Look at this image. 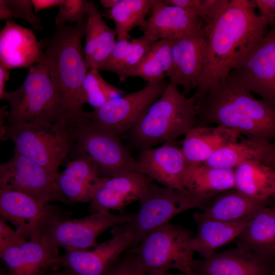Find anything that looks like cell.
<instances>
[{
	"mask_svg": "<svg viewBox=\"0 0 275 275\" xmlns=\"http://www.w3.org/2000/svg\"><path fill=\"white\" fill-rule=\"evenodd\" d=\"M205 71L194 95L200 103L213 86L240 67L267 33L250 0H206Z\"/></svg>",
	"mask_w": 275,
	"mask_h": 275,
	"instance_id": "cell-1",
	"label": "cell"
},
{
	"mask_svg": "<svg viewBox=\"0 0 275 275\" xmlns=\"http://www.w3.org/2000/svg\"><path fill=\"white\" fill-rule=\"evenodd\" d=\"M198 105L196 126L214 124L248 139L275 140V108L254 97L231 72L211 87Z\"/></svg>",
	"mask_w": 275,
	"mask_h": 275,
	"instance_id": "cell-2",
	"label": "cell"
},
{
	"mask_svg": "<svg viewBox=\"0 0 275 275\" xmlns=\"http://www.w3.org/2000/svg\"><path fill=\"white\" fill-rule=\"evenodd\" d=\"M87 111L65 110L7 127L1 141L11 140L16 151L58 176V169L76 143Z\"/></svg>",
	"mask_w": 275,
	"mask_h": 275,
	"instance_id": "cell-3",
	"label": "cell"
},
{
	"mask_svg": "<svg viewBox=\"0 0 275 275\" xmlns=\"http://www.w3.org/2000/svg\"><path fill=\"white\" fill-rule=\"evenodd\" d=\"M87 16L74 25L56 26L53 34L39 42L53 85L66 105L82 112L78 107L81 86L89 70L87 66L82 39Z\"/></svg>",
	"mask_w": 275,
	"mask_h": 275,
	"instance_id": "cell-4",
	"label": "cell"
},
{
	"mask_svg": "<svg viewBox=\"0 0 275 275\" xmlns=\"http://www.w3.org/2000/svg\"><path fill=\"white\" fill-rule=\"evenodd\" d=\"M198 102L193 95L186 97L171 82L129 131V139L141 150L160 143L176 141L197 123Z\"/></svg>",
	"mask_w": 275,
	"mask_h": 275,
	"instance_id": "cell-5",
	"label": "cell"
},
{
	"mask_svg": "<svg viewBox=\"0 0 275 275\" xmlns=\"http://www.w3.org/2000/svg\"><path fill=\"white\" fill-rule=\"evenodd\" d=\"M193 236L185 228L168 223L151 231L137 246L129 250L146 275L173 269L188 274L195 262L190 246Z\"/></svg>",
	"mask_w": 275,
	"mask_h": 275,
	"instance_id": "cell-6",
	"label": "cell"
},
{
	"mask_svg": "<svg viewBox=\"0 0 275 275\" xmlns=\"http://www.w3.org/2000/svg\"><path fill=\"white\" fill-rule=\"evenodd\" d=\"M1 99L10 106L6 128L72 110L64 102L44 63L31 67L21 86L14 91H5Z\"/></svg>",
	"mask_w": 275,
	"mask_h": 275,
	"instance_id": "cell-7",
	"label": "cell"
},
{
	"mask_svg": "<svg viewBox=\"0 0 275 275\" xmlns=\"http://www.w3.org/2000/svg\"><path fill=\"white\" fill-rule=\"evenodd\" d=\"M211 200L194 196L186 190L160 187L152 183L139 200L138 212L130 221L117 226L133 233L134 241L129 249L132 250L149 233L169 223L176 215L191 209L201 210Z\"/></svg>",
	"mask_w": 275,
	"mask_h": 275,
	"instance_id": "cell-8",
	"label": "cell"
},
{
	"mask_svg": "<svg viewBox=\"0 0 275 275\" xmlns=\"http://www.w3.org/2000/svg\"><path fill=\"white\" fill-rule=\"evenodd\" d=\"M72 151L75 157L84 156L106 178L133 171L135 159L123 144L120 134L92 123L88 119L82 125Z\"/></svg>",
	"mask_w": 275,
	"mask_h": 275,
	"instance_id": "cell-9",
	"label": "cell"
},
{
	"mask_svg": "<svg viewBox=\"0 0 275 275\" xmlns=\"http://www.w3.org/2000/svg\"><path fill=\"white\" fill-rule=\"evenodd\" d=\"M169 84L165 79L148 82L138 91L125 94L92 111L87 112V117L97 126L120 134L129 131L139 122Z\"/></svg>",
	"mask_w": 275,
	"mask_h": 275,
	"instance_id": "cell-10",
	"label": "cell"
},
{
	"mask_svg": "<svg viewBox=\"0 0 275 275\" xmlns=\"http://www.w3.org/2000/svg\"><path fill=\"white\" fill-rule=\"evenodd\" d=\"M0 215L30 240L39 238L51 224L70 216L67 212L50 203L7 189H0Z\"/></svg>",
	"mask_w": 275,
	"mask_h": 275,
	"instance_id": "cell-11",
	"label": "cell"
},
{
	"mask_svg": "<svg viewBox=\"0 0 275 275\" xmlns=\"http://www.w3.org/2000/svg\"><path fill=\"white\" fill-rule=\"evenodd\" d=\"M133 214L98 211L80 218L59 220L48 226L40 237L58 249L89 250L97 244L96 240L101 234L130 221Z\"/></svg>",
	"mask_w": 275,
	"mask_h": 275,
	"instance_id": "cell-12",
	"label": "cell"
},
{
	"mask_svg": "<svg viewBox=\"0 0 275 275\" xmlns=\"http://www.w3.org/2000/svg\"><path fill=\"white\" fill-rule=\"evenodd\" d=\"M57 176L14 151L10 159L0 166V189L20 191L45 202L68 203L58 189Z\"/></svg>",
	"mask_w": 275,
	"mask_h": 275,
	"instance_id": "cell-13",
	"label": "cell"
},
{
	"mask_svg": "<svg viewBox=\"0 0 275 275\" xmlns=\"http://www.w3.org/2000/svg\"><path fill=\"white\" fill-rule=\"evenodd\" d=\"M113 237L89 250L66 251L57 260L62 266L73 275H104L108 269L132 246L134 236L129 230L115 226Z\"/></svg>",
	"mask_w": 275,
	"mask_h": 275,
	"instance_id": "cell-14",
	"label": "cell"
},
{
	"mask_svg": "<svg viewBox=\"0 0 275 275\" xmlns=\"http://www.w3.org/2000/svg\"><path fill=\"white\" fill-rule=\"evenodd\" d=\"M231 72L245 89L275 108V26L244 63Z\"/></svg>",
	"mask_w": 275,
	"mask_h": 275,
	"instance_id": "cell-15",
	"label": "cell"
},
{
	"mask_svg": "<svg viewBox=\"0 0 275 275\" xmlns=\"http://www.w3.org/2000/svg\"><path fill=\"white\" fill-rule=\"evenodd\" d=\"M170 82L184 89V94L198 88L207 60L204 30L174 40Z\"/></svg>",
	"mask_w": 275,
	"mask_h": 275,
	"instance_id": "cell-16",
	"label": "cell"
},
{
	"mask_svg": "<svg viewBox=\"0 0 275 275\" xmlns=\"http://www.w3.org/2000/svg\"><path fill=\"white\" fill-rule=\"evenodd\" d=\"M151 15L139 26L143 36L156 42L176 39L204 30V20L196 13L156 0Z\"/></svg>",
	"mask_w": 275,
	"mask_h": 275,
	"instance_id": "cell-17",
	"label": "cell"
},
{
	"mask_svg": "<svg viewBox=\"0 0 275 275\" xmlns=\"http://www.w3.org/2000/svg\"><path fill=\"white\" fill-rule=\"evenodd\" d=\"M187 161L176 141L153 148L142 150L135 159L133 171L145 175L164 186L186 190L183 176Z\"/></svg>",
	"mask_w": 275,
	"mask_h": 275,
	"instance_id": "cell-18",
	"label": "cell"
},
{
	"mask_svg": "<svg viewBox=\"0 0 275 275\" xmlns=\"http://www.w3.org/2000/svg\"><path fill=\"white\" fill-rule=\"evenodd\" d=\"M153 180L142 174L130 171L103 178L95 189L89 211L122 210L128 205L139 201Z\"/></svg>",
	"mask_w": 275,
	"mask_h": 275,
	"instance_id": "cell-19",
	"label": "cell"
},
{
	"mask_svg": "<svg viewBox=\"0 0 275 275\" xmlns=\"http://www.w3.org/2000/svg\"><path fill=\"white\" fill-rule=\"evenodd\" d=\"M273 259L236 248L195 260V275H274Z\"/></svg>",
	"mask_w": 275,
	"mask_h": 275,
	"instance_id": "cell-20",
	"label": "cell"
},
{
	"mask_svg": "<svg viewBox=\"0 0 275 275\" xmlns=\"http://www.w3.org/2000/svg\"><path fill=\"white\" fill-rule=\"evenodd\" d=\"M45 63L43 51L33 32L12 20L0 31V64L8 69Z\"/></svg>",
	"mask_w": 275,
	"mask_h": 275,
	"instance_id": "cell-21",
	"label": "cell"
},
{
	"mask_svg": "<svg viewBox=\"0 0 275 275\" xmlns=\"http://www.w3.org/2000/svg\"><path fill=\"white\" fill-rule=\"evenodd\" d=\"M59 256V249L41 237L0 255L7 268L6 275H46L58 267Z\"/></svg>",
	"mask_w": 275,
	"mask_h": 275,
	"instance_id": "cell-22",
	"label": "cell"
},
{
	"mask_svg": "<svg viewBox=\"0 0 275 275\" xmlns=\"http://www.w3.org/2000/svg\"><path fill=\"white\" fill-rule=\"evenodd\" d=\"M104 177L98 167L89 158L79 156L69 161L59 173L56 181L58 189L68 203H90Z\"/></svg>",
	"mask_w": 275,
	"mask_h": 275,
	"instance_id": "cell-23",
	"label": "cell"
},
{
	"mask_svg": "<svg viewBox=\"0 0 275 275\" xmlns=\"http://www.w3.org/2000/svg\"><path fill=\"white\" fill-rule=\"evenodd\" d=\"M241 136L219 125L196 126L185 134L181 147L187 163H204L217 150L238 141Z\"/></svg>",
	"mask_w": 275,
	"mask_h": 275,
	"instance_id": "cell-24",
	"label": "cell"
},
{
	"mask_svg": "<svg viewBox=\"0 0 275 275\" xmlns=\"http://www.w3.org/2000/svg\"><path fill=\"white\" fill-rule=\"evenodd\" d=\"M183 185L191 195L212 200L224 192L235 189L234 169L214 168L204 163H187Z\"/></svg>",
	"mask_w": 275,
	"mask_h": 275,
	"instance_id": "cell-25",
	"label": "cell"
},
{
	"mask_svg": "<svg viewBox=\"0 0 275 275\" xmlns=\"http://www.w3.org/2000/svg\"><path fill=\"white\" fill-rule=\"evenodd\" d=\"M268 202L252 199L235 189L212 199L204 209L194 215V219H212L227 222H248Z\"/></svg>",
	"mask_w": 275,
	"mask_h": 275,
	"instance_id": "cell-26",
	"label": "cell"
},
{
	"mask_svg": "<svg viewBox=\"0 0 275 275\" xmlns=\"http://www.w3.org/2000/svg\"><path fill=\"white\" fill-rule=\"evenodd\" d=\"M235 240L238 248L273 259L275 257V208H261Z\"/></svg>",
	"mask_w": 275,
	"mask_h": 275,
	"instance_id": "cell-27",
	"label": "cell"
},
{
	"mask_svg": "<svg viewBox=\"0 0 275 275\" xmlns=\"http://www.w3.org/2000/svg\"><path fill=\"white\" fill-rule=\"evenodd\" d=\"M84 52L89 69L97 68L111 54L116 43L115 30L103 20L94 3L91 1L87 14Z\"/></svg>",
	"mask_w": 275,
	"mask_h": 275,
	"instance_id": "cell-28",
	"label": "cell"
},
{
	"mask_svg": "<svg viewBox=\"0 0 275 275\" xmlns=\"http://www.w3.org/2000/svg\"><path fill=\"white\" fill-rule=\"evenodd\" d=\"M197 232L193 236L190 246L203 258L215 254L219 248L235 240L248 225V222H227L212 219H195Z\"/></svg>",
	"mask_w": 275,
	"mask_h": 275,
	"instance_id": "cell-29",
	"label": "cell"
},
{
	"mask_svg": "<svg viewBox=\"0 0 275 275\" xmlns=\"http://www.w3.org/2000/svg\"><path fill=\"white\" fill-rule=\"evenodd\" d=\"M235 189L256 200L268 202L275 190V171L257 161H249L234 169Z\"/></svg>",
	"mask_w": 275,
	"mask_h": 275,
	"instance_id": "cell-30",
	"label": "cell"
},
{
	"mask_svg": "<svg viewBox=\"0 0 275 275\" xmlns=\"http://www.w3.org/2000/svg\"><path fill=\"white\" fill-rule=\"evenodd\" d=\"M272 142L241 138L215 152L204 163L210 167L234 169L249 161L267 164Z\"/></svg>",
	"mask_w": 275,
	"mask_h": 275,
	"instance_id": "cell-31",
	"label": "cell"
},
{
	"mask_svg": "<svg viewBox=\"0 0 275 275\" xmlns=\"http://www.w3.org/2000/svg\"><path fill=\"white\" fill-rule=\"evenodd\" d=\"M154 42L144 36L117 40L108 57L97 69L115 74L122 83L129 77Z\"/></svg>",
	"mask_w": 275,
	"mask_h": 275,
	"instance_id": "cell-32",
	"label": "cell"
},
{
	"mask_svg": "<svg viewBox=\"0 0 275 275\" xmlns=\"http://www.w3.org/2000/svg\"><path fill=\"white\" fill-rule=\"evenodd\" d=\"M173 41V39H162L154 42L129 77H139L148 83L168 77L172 68Z\"/></svg>",
	"mask_w": 275,
	"mask_h": 275,
	"instance_id": "cell-33",
	"label": "cell"
},
{
	"mask_svg": "<svg viewBox=\"0 0 275 275\" xmlns=\"http://www.w3.org/2000/svg\"><path fill=\"white\" fill-rule=\"evenodd\" d=\"M156 0H119L109 9L107 17L115 23L117 40H130V33L145 21L146 16Z\"/></svg>",
	"mask_w": 275,
	"mask_h": 275,
	"instance_id": "cell-34",
	"label": "cell"
},
{
	"mask_svg": "<svg viewBox=\"0 0 275 275\" xmlns=\"http://www.w3.org/2000/svg\"><path fill=\"white\" fill-rule=\"evenodd\" d=\"M126 92L105 80L96 68L88 70L82 83L78 101V107L84 110L88 104L96 109L106 102L118 98Z\"/></svg>",
	"mask_w": 275,
	"mask_h": 275,
	"instance_id": "cell-35",
	"label": "cell"
},
{
	"mask_svg": "<svg viewBox=\"0 0 275 275\" xmlns=\"http://www.w3.org/2000/svg\"><path fill=\"white\" fill-rule=\"evenodd\" d=\"M89 3L86 0H63L54 19L56 26L82 20L87 16Z\"/></svg>",
	"mask_w": 275,
	"mask_h": 275,
	"instance_id": "cell-36",
	"label": "cell"
},
{
	"mask_svg": "<svg viewBox=\"0 0 275 275\" xmlns=\"http://www.w3.org/2000/svg\"><path fill=\"white\" fill-rule=\"evenodd\" d=\"M104 275H146L136 261L133 252L127 250L108 269Z\"/></svg>",
	"mask_w": 275,
	"mask_h": 275,
	"instance_id": "cell-37",
	"label": "cell"
},
{
	"mask_svg": "<svg viewBox=\"0 0 275 275\" xmlns=\"http://www.w3.org/2000/svg\"><path fill=\"white\" fill-rule=\"evenodd\" d=\"M6 6L19 15L20 18L27 20L35 30L42 31L41 19L34 12L32 0H4Z\"/></svg>",
	"mask_w": 275,
	"mask_h": 275,
	"instance_id": "cell-38",
	"label": "cell"
},
{
	"mask_svg": "<svg viewBox=\"0 0 275 275\" xmlns=\"http://www.w3.org/2000/svg\"><path fill=\"white\" fill-rule=\"evenodd\" d=\"M27 241L16 229L10 227L7 222L0 218V255L10 248L20 246Z\"/></svg>",
	"mask_w": 275,
	"mask_h": 275,
	"instance_id": "cell-39",
	"label": "cell"
},
{
	"mask_svg": "<svg viewBox=\"0 0 275 275\" xmlns=\"http://www.w3.org/2000/svg\"><path fill=\"white\" fill-rule=\"evenodd\" d=\"M259 15L267 22L268 26H275V0H250Z\"/></svg>",
	"mask_w": 275,
	"mask_h": 275,
	"instance_id": "cell-40",
	"label": "cell"
},
{
	"mask_svg": "<svg viewBox=\"0 0 275 275\" xmlns=\"http://www.w3.org/2000/svg\"><path fill=\"white\" fill-rule=\"evenodd\" d=\"M167 4L182 9L193 11L198 14L204 21L206 12L203 0H164Z\"/></svg>",
	"mask_w": 275,
	"mask_h": 275,
	"instance_id": "cell-41",
	"label": "cell"
},
{
	"mask_svg": "<svg viewBox=\"0 0 275 275\" xmlns=\"http://www.w3.org/2000/svg\"><path fill=\"white\" fill-rule=\"evenodd\" d=\"M63 0H32L34 11L36 13L41 10L59 7Z\"/></svg>",
	"mask_w": 275,
	"mask_h": 275,
	"instance_id": "cell-42",
	"label": "cell"
},
{
	"mask_svg": "<svg viewBox=\"0 0 275 275\" xmlns=\"http://www.w3.org/2000/svg\"><path fill=\"white\" fill-rule=\"evenodd\" d=\"M20 18L15 12L8 8L5 3L4 0L0 1V19L11 20L12 19Z\"/></svg>",
	"mask_w": 275,
	"mask_h": 275,
	"instance_id": "cell-43",
	"label": "cell"
},
{
	"mask_svg": "<svg viewBox=\"0 0 275 275\" xmlns=\"http://www.w3.org/2000/svg\"><path fill=\"white\" fill-rule=\"evenodd\" d=\"M10 72L4 66L0 64V98L2 97L5 92L6 82L9 79Z\"/></svg>",
	"mask_w": 275,
	"mask_h": 275,
	"instance_id": "cell-44",
	"label": "cell"
},
{
	"mask_svg": "<svg viewBox=\"0 0 275 275\" xmlns=\"http://www.w3.org/2000/svg\"><path fill=\"white\" fill-rule=\"evenodd\" d=\"M267 165L271 167L275 171V140L272 142L271 151Z\"/></svg>",
	"mask_w": 275,
	"mask_h": 275,
	"instance_id": "cell-45",
	"label": "cell"
},
{
	"mask_svg": "<svg viewBox=\"0 0 275 275\" xmlns=\"http://www.w3.org/2000/svg\"><path fill=\"white\" fill-rule=\"evenodd\" d=\"M119 0H100V3L104 8H108L109 9L114 8Z\"/></svg>",
	"mask_w": 275,
	"mask_h": 275,
	"instance_id": "cell-46",
	"label": "cell"
},
{
	"mask_svg": "<svg viewBox=\"0 0 275 275\" xmlns=\"http://www.w3.org/2000/svg\"><path fill=\"white\" fill-rule=\"evenodd\" d=\"M46 275H73V274L70 271L65 269L61 271L52 270L49 272Z\"/></svg>",
	"mask_w": 275,
	"mask_h": 275,
	"instance_id": "cell-47",
	"label": "cell"
},
{
	"mask_svg": "<svg viewBox=\"0 0 275 275\" xmlns=\"http://www.w3.org/2000/svg\"><path fill=\"white\" fill-rule=\"evenodd\" d=\"M149 275H187V274L184 273H182V272H180L179 273H176V274H171L167 272L155 273V274H149Z\"/></svg>",
	"mask_w": 275,
	"mask_h": 275,
	"instance_id": "cell-48",
	"label": "cell"
},
{
	"mask_svg": "<svg viewBox=\"0 0 275 275\" xmlns=\"http://www.w3.org/2000/svg\"><path fill=\"white\" fill-rule=\"evenodd\" d=\"M271 198H272L274 201V207L275 208V190L274 191V193H273L272 195L271 196Z\"/></svg>",
	"mask_w": 275,
	"mask_h": 275,
	"instance_id": "cell-49",
	"label": "cell"
},
{
	"mask_svg": "<svg viewBox=\"0 0 275 275\" xmlns=\"http://www.w3.org/2000/svg\"><path fill=\"white\" fill-rule=\"evenodd\" d=\"M187 275H195L193 272L191 271V272H190L189 273L187 274Z\"/></svg>",
	"mask_w": 275,
	"mask_h": 275,
	"instance_id": "cell-50",
	"label": "cell"
},
{
	"mask_svg": "<svg viewBox=\"0 0 275 275\" xmlns=\"http://www.w3.org/2000/svg\"><path fill=\"white\" fill-rule=\"evenodd\" d=\"M1 275H6L5 273L2 272L1 273Z\"/></svg>",
	"mask_w": 275,
	"mask_h": 275,
	"instance_id": "cell-51",
	"label": "cell"
},
{
	"mask_svg": "<svg viewBox=\"0 0 275 275\" xmlns=\"http://www.w3.org/2000/svg\"><path fill=\"white\" fill-rule=\"evenodd\" d=\"M274 275H275V274Z\"/></svg>",
	"mask_w": 275,
	"mask_h": 275,
	"instance_id": "cell-52",
	"label": "cell"
}]
</instances>
